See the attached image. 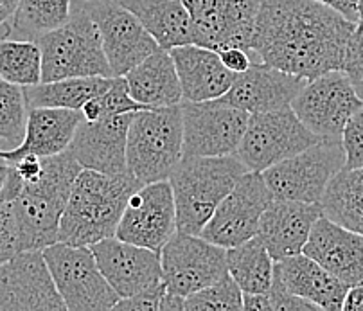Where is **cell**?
<instances>
[{
	"mask_svg": "<svg viewBox=\"0 0 363 311\" xmlns=\"http://www.w3.org/2000/svg\"><path fill=\"white\" fill-rule=\"evenodd\" d=\"M342 146L345 151V168H363V107H359L345 124Z\"/></svg>",
	"mask_w": 363,
	"mask_h": 311,
	"instance_id": "8d00e7d4",
	"label": "cell"
},
{
	"mask_svg": "<svg viewBox=\"0 0 363 311\" xmlns=\"http://www.w3.org/2000/svg\"><path fill=\"white\" fill-rule=\"evenodd\" d=\"M167 292L187 297L228 273L227 249L196 234L177 231L160 250Z\"/></svg>",
	"mask_w": 363,
	"mask_h": 311,
	"instance_id": "8fae6325",
	"label": "cell"
},
{
	"mask_svg": "<svg viewBox=\"0 0 363 311\" xmlns=\"http://www.w3.org/2000/svg\"><path fill=\"white\" fill-rule=\"evenodd\" d=\"M132 116L133 111L94 121L82 119L67 151L82 168L106 175L126 173V141Z\"/></svg>",
	"mask_w": 363,
	"mask_h": 311,
	"instance_id": "d6986e66",
	"label": "cell"
},
{
	"mask_svg": "<svg viewBox=\"0 0 363 311\" xmlns=\"http://www.w3.org/2000/svg\"><path fill=\"white\" fill-rule=\"evenodd\" d=\"M29 108L23 87L0 76V150H13L22 144L28 128Z\"/></svg>",
	"mask_w": 363,
	"mask_h": 311,
	"instance_id": "d6a6232c",
	"label": "cell"
},
{
	"mask_svg": "<svg viewBox=\"0 0 363 311\" xmlns=\"http://www.w3.org/2000/svg\"><path fill=\"white\" fill-rule=\"evenodd\" d=\"M90 250L96 256L101 273L121 299L162 283L159 250L133 245L116 236L94 243Z\"/></svg>",
	"mask_w": 363,
	"mask_h": 311,
	"instance_id": "ac0fdd59",
	"label": "cell"
},
{
	"mask_svg": "<svg viewBox=\"0 0 363 311\" xmlns=\"http://www.w3.org/2000/svg\"><path fill=\"white\" fill-rule=\"evenodd\" d=\"M184 157L236 155L250 114L238 107L214 101L182 99Z\"/></svg>",
	"mask_w": 363,
	"mask_h": 311,
	"instance_id": "30bf717a",
	"label": "cell"
},
{
	"mask_svg": "<svg viewBox=\"0 0 363 311\" xmlns=\"http://www.w3.org/2000/svg\"><path fill=\"white\" fill-rule=\"evenodd\" d=\"M83 119L79 110L69 108H29L28 128L22 144L13 150H0L2 157L8 160L22 157V155H38V157H52L72 143L76 128Z\"/></svg>",
	"mask_w": 363,
	"mask_h": 311,
	"instance_id": "d4e9b609",
	"label": "cell"
},
{
	"mask_svg": "<svg viewBox=\"0 0 363 311\" xmlns=\"http://www.w3.org/2000/svg\"><path fill=\"white\" fill-rule=\"evenodd\" d=\"M171 58L177 67L182 96L186 101H214L223 97L236 74L223 65L218 50L196 43L173 47Z\"/></svg>",
	"mask_w": 363,
	"mask_h": 311,
	"instance_id": "603a6c76",
	"label": "cell"
},
{
	"mask_svg": "<svg viewBox=\"0 0 363 311\" xmlns=\"http://www.w3.org/2000/svg\"><path fill=\"white\" fill-rule=\"evenodd\" d=\"M124 77L130 96L146 107H173L184 99L171 53L162 47L151 53L132 70H128Z\"/></svg>",
	"mask_w": 363,
	"mask_h": 311,
	"instance_id": "484cf974",
	"label": "cell"
},
{
	"mask_svg": "<svg viewBox=\"0 0 363 311\" xmlns=\"http://www.w3.org/2000/svg\"><path fill=\"white\" fill-rule=\"evenodd\" d=\"M184 300H186V297L177 295V293L166 292L160 311H182V310H184Z\"/></svg>",
	"mask_w": 363,
	"mask_h": 311,
	"instance_id": "7dc6e473",
	"label": "cell"
},
{
	"mask_svg": "<svg viewBox=\"0 0 363 311\" xmlns=\"http://www.w3.org/2000/svg\"><path fill=\"white\" fill-rule=\"evenodd\" d=\"M0 76L9 83L29 87L42 81V50L33 40L0 38Z\"/></svg>",
	"mask_w": 363,
	"mask_h": 311,
	"instance_id": "1f68e13d",
	"label": "cell"
},
{
	"mask_svg": "<svg viewBox=\"0 0 363 311\" xmlns=\"http://www.w3.org/2000/svg\"><path fill=\"white\" fill-rule=\"evenodd\" d=\"M274 277L294 295L317 304L324 311L344 307L349 286L304 252L275 261Z\"/></svg>",
	"mask_w": 363,
	"mask_h": 311,
	"instance_id": "cb8c5ba5",
	"label": "cell"
},
{
	"mask_svg": "<svg viewBox=\"0 0 363 311\" xmlns=\"http://www.w3.org/2000/svg\"><path fill=\"white\" fill-rule=\"evenodd\" d=\"M0 27H2V23H0Z\"/></svg>",
	"mask_w": 363,
	"mask_h": 311,
	"instance_id": "f907efd6",
	"label": "cell"
},
{
	"mask_svg": "<svg viewBox=\"0 0 363 311\" xmlns=\"http://www.w3.org/2000/svg\"><path fill=\"white\" fill-rule=\"evenodd\" d=\"M184 157L182 107L133 111L126 141L128 171L140 182L167 180Z\"/></svg>",
	"mask_w": 363,
	"mask_h": 311,
	"instance_id": "5b68a950",
	"label": "cell"
},
{
	"mask_svg": "<svg viewBox=\"0 0 363 311\" xmlns=\"http://www.w3.org/2000/svg\"><path fill=\"white\" fill-rule=\"evenodd\" d=\"M243 310V290L230 273L213 285L191 293L184 300V311H240Z\"/></svg>",
	"mask_w": 363,
	"mask_h": 311,
	"instance_id": "836d02e7",
	"label": "cell"
},
{
	"mask_svg": "<svg viewBox=\"0 0 363 311\" xmlns=\"http://www.w3.org/2000/svg\"><path fill=\"white\" fill-rule=\"evenodd\" d=\"M320 205L333 222L363 234V168L338 171L329 182Z\"/></svg>",
	"mask_w": 363,
	"mask_h": 311,
	"instance_id": "f1b7e54d",
	"label": "cell"
},
{
	"mask_svg": "<svg viewBox=\"0 0 363 311\" xmlns=\"http://www.w3.org/2000/svg\"><path fill=\"white\" fill-rule=\"evenodd\" d=\"M275 261L257 236L227 249V266L243 293H267L274 283Z\"/></svg>",
	"mask_w": 363,
	"mask_h": 311,
	"instance_id": "4dcf8cb0",
	"label": "cell"
},
{
	"mask_svg": "<svg viewBox=\"0 0 363 311\" xmlns=\"http://www.w3.org/2000/svg\"><path fill=\"white\" fill-rule=\"evenodd\" d=\"M354 26L318 0H259L252 50L263 63L309 81L342 70Z\"/></svg>",
	"mask_w": 363,
	"mask_h": 311,
	"instance_id": "6da1fadb",
	"label": "cell"
},
{
	"mask_svg": "<svg viewBox=\"0 0 363 311\" xmlns=\"http://www.w3.org/2000/svg\"><path fill=\"white\" fill-rule=\"evenodd\" d=\"M162 49L194 43L193 22L182 0H119Z\"/></svg>",
	"mask_w": 363,
	"mask_h": 311,
	"instance_id": "4316f807",
	"label": "cell"
},
{
	"mask_svg": "<svg viewBox=\"0 0 363 311\" xmlns=\"http://www.w3.org/2000/svg\"><path fill=\"white\" fill-rule=\"evenodd\" d=\"M97 23L112 76H124L159 49L135 15L119 0H79Z\"/></svg>",
	"mask_w": 363,
	"mask_h": 311,
	"instance_id": "5bb4252c",
	"label": "cell"
},
{
	"mask_svg": "<svg viewBox=\"0 0 363 311\" xmlns=\"http://www.w3.org/2000/svg\"><path fill=\"white\" fill-rule=\"evenodd\" d=\"M72 0H18L15 13L6 23L4 36L36 40L55 31L69 20Z\"/></svg>",
	"mask_w": 363,
	"mask_h": 311,
	"instance_id": "f546056e",
	"label": "cell"
},
{
	"mask_svg": "<svg viewBox=\"0 0 363 311\" xmlns=\"http://www.w3.org/2000/svg\"><path fill=\"white\" fill-rule=\"evenodd\" d=\"M15 165L16 173L22 178L23 184L28 182H35L42 177L43 173V157L38 155H22V157L11 160Z\"/></svg>",
	"mask_w": 363,
	"mask_h": 311,
	"instance_id": "b9f144b4",
	"label": "cell"
},
{
	"mask_svg": "<svg viewBox=\"0 0 363 311\" xmlns=\"http://www.w3.org/2000/svg\"><path fill=\"white\" fill-rule=\"evenodd\" d=\"M272 200L274 195L263 173L247 171L221 200L200 236L223 249L241 245L257 234L259 219Z\"/></svg>",
	"mask_w": 363,
	"mask_h": 311,
	"instance_id": "4fadbf2b",
	"label": "cell"
},
{
	"mask_svg": "<svg viewBox=\"0 0 363 311\" xmlns=\"http://www.w3.org/2000/svg\"><path fill=\"white\" fill-rule=\"evenodd\" d=\"M20 250L18 227L11 202L0 200V265L16 256Z\"/></svg>",
	"mask_w": 363,
	"mask_h": 311,
	"instance_id": "74e56055",
	"label": "cell"
},
{
	"mask_svg": "<svg viewBox=\"0 0 363 311\" xmlns=\"http://www.w3.org/2000/svg\"><path fill=\"white\" fill-rule=\"evenodd\" d=\"M112 80L113 77L86 76L40 81L36 84L23 87V96L28 108H69L82 111L90 99L108 89Z\"/></svg>",
	"mask_w": 363,
	"mask_h": 311,
	"instance_id": "83f0119b",
	"label": "cell"
},
{
	"mask_svg": "<svg viewBox=\"0 0 363 311\" xmlns=\"http://www.w3.org/2000/svg\"><path fill=\"white\" fill-rule=\"evenodd\" d=\"M63 310L43 250H22L0 265V311Z\"/></svg>",
	"mask_w": 363,
	"mask_h": 311,
	"instance_id": "e0dca14e",
	"label": "cell"
},
{
	"mask_svg": "<svg viewBox=\"0 0 363 311\" xmlns=\"http://www.w3.org/2000/svg\"><path fill=\"white\" fill-rule=\"evenodd\" d=\"M302 252L349 288L363 285V234L325 214L315 222Z\"/></svg>",
	"mask_w": 363,
	"mask_h": 311,
	"instance_id": "44dd1931",
	"label": "cell"
},
{
	"mask_svg": "<svg viewBox=\"0 0 363 311\" xmlns=\"http://www.w3.org/2000/svg\"><path fill=\"white\" fill-rule=\"evenodd\" d=\"M247 171L236 155L182 157L167 178L177 207V231L200 236L221 200Z\"/></svg>",
	"mask_w": 363,
	"mask_h": 311,
	"instance_id": "277c9868",
	"label": "cell"
},
{
	"mask_svg": "<svg viewBox=\"0 0 363 311\" xmlns=\"http://www.w3.org/2000/svg\"><path fill=\"white\" fill-rule=\"evenodd\" d=\"M318 2L333 8L351 22L359 20V0H318Z\"/></svg>",
	"mask_w": 363,
	"mask_h": 311,
	"instance_id": "ee69618b",
	"label": "cell"
},
{
	"mask_svg": "<svg viewBox=\"0 0 363 311\" xmlns=\"http://www.w3.org/2000/svg\"><path fill=\"white\" fill-rule=\"evenodd\" d=\"M308 80L284 72L268 63H254L245 72L236 74L234 83L223 97L225 103L238 107L248 114L281 110L291 107Z\"/></svg>",
	"mask_w": 363,
	"mask_h": 311,
	"instance_id": "ffe728a7",
	"label": "cell"
},
{
	"mask_svg": "<svg viewBox=\"0 0 363 311\" xmlns=\"http://www.w3.org/2000/svg\"><path fill=\"white\" fill-rule=\"evenodd\" d=\"M76 4L77 8L63 26L36 40L42 50V81L86 76L113 77L99 27L79 0Z\"/></svg>",
	"mask_w": 363,
	"mask_h": 311,
	"instance_id": "8992f818",
	"label": "cell"
},
{
	"mask_svg": "<svg viewBox=\"0 0 363 311\" xmlns=\"http://www.w3.org/2000/svg\"><path fill=\"white\" fill-rule=\"evenodd\" d=\"M320 141L322 137L309 130L298 119L294 108L288 107L252 114L236 157L247 165L248 171L263 173L264 169L301 153Z\"/></svg>",
	"mask_w": 363,
	"mask_h": 311,
	"instance_id": "9c48e42d",
	"label": "cell"
},
{
	"mask_svg": "<svg viewBox=\"0 0 363 311\" xmlns=\"http://www.w3.org/2000/svg\"><path fill=\"white\" fill-rule=\"evenodd\" d=\"M344 311H363V285L349 288L344 300Z\"/></svg>",
	"mask_w": 363,
	"mask_h": 311,
	"instance_id": "bcb514c9",
	"label": "cell"
},
{
	"mask_svg": "<svg viewBox=\"0 0 363 311\" xmlns=\"http://www.w3.org/2000/svg\"><path fill=\"white\" fill-rule=\"evenodd\" d=\"M359 107H363V97L358 96L344 70H331L309 80L291 103L309 130L333 141H342L345 124Z\"/></svg>",
	"mask_w": 363,
	"mask_h": 311,
	"instance_id": "7c38bea8",
	"label": "cell"
},
{
	"mask_svg": "<svg viewBox=\"0 0 363 311\" xmlns=\"http://www.w3.org/2000/svg\"><path fill=\"white\" fill-rule=\"evenodd\" d=\"M243 310L247 311H270L267 293H243Z\"/></svg>",
	"mask_w": 363,
	"mask_h": 311,
	"instance_id": "f6af8a7d",
	"label": "cell"
},
{
	"mask_svg": "<svg viewBox=\"0 0 363 311\" xmlns=\"http://www.w3.org/2000/svg\"><path fill=\"white\" fill-rule=\"evenodd\" d=\"M344 168L342 141L322 138L301 153L264 169L263 178L277 200L320 204L329 182Z\"/></svg>",
	"mask_w": 363,
	"mask_h": 311,
	"instance_id": "ba28073f",
	"label": "cell"
},
{
	"mask_svg": "<svg viewBox=\"0 0 363 311\" xmlns=\"http://www.w3.org/2000/svg\"><path fill=\"white\" fill-rule=\"evenodd\" d=\"M22 178L16 173L15 165L11 160L2 157L0 153V200L13 202L22 191Z\"/></svg>",
	"mask_w": 363,
	"mask_h": 311,
	"instance_id": "60d3db41",
	"label": "cell"
},
{
	"mask_svg": "<svg viewBox=\"0 0 363 311\" xmlns=\"http://www.w3.org/2000/svg\"><path fill=\"white\" fill-rule=\"evenodd\" d=\"M18 0H0V23H6L15 13Z\"/></svg>",
	"mask_w": 363,
	"mask_h": 311,
	"instance_id": "c3c4849f",
	"label": "cell"
},
{
	"mask_svg": "<svg viewBox=\"0 0 363 311\" xmlns=\"http://www.w3.org/2000/svg\"><path fill=\"white\" fill-rule=\"evenodd\" d=\"M220 58L223 65L234 74L245 72L252 65L250 54H248L247 49H241V47H228V49L220 50Z\"/></svg>",
	"mask_w": 363,
	"mask_h": 311,
	"instance_id": "7bdbcfd3",
	"label": "cell"
},
{
	"mask_svg": "<svg viewBox=\"0 0 363 311\" xmlns=\"http://www.w3.org/2000/svg\"><path fill=\"white\" fill-rule=\"evenodd\" d=\"M193 22L194 43L223 50H252L259 0H182Z\"/></svg>",
	"mask_w": 363,
	"mask_h": 311,
	"instance_id": "2e32d148",
	"label": "cell"
},
{
	"mask_svg": "<svg viewBox=\"0 0 363 311\" xmlns=\"http://www.w3.org/2000/svg\"><path fill=\"white\" fill-rule=\"evenodd\" d=\"M342 70L354 84L358 96L363 97V18L356 22L354 31L349 36Z\"/></svg>",
	"mask_w": 363,
	"mask_h": 311,
	"instance_id": "d590c367",
	"label": "cell"
},
{
	"mask_svg": "<svg viewBox=\"0 0 363 311\" xmlns=\"http://www.w3.org/2000/svg\"><path fill=\"white\" fill-rule=\"evenodd\" d=\"M167 288L166 283H159V285L150 286V288L143 290V292L135 293L132 297H124L119 299L113 310L121 311H160L162 307L164 295H166Z\"/></svg>",
	"mask_w": 363,
	"mask_h": 311,
	"instance_id": "f35d334b",
	"label": "cell"
},
{
	"mask_svg": "<svg viewBox=\"0 0 363 311\" xmlns=\"http://www.w3.org/2000/svg\"><path fill=\"white\" fill-rule=\"evenodd\" d=\"M177 232V207L169 180L144 184L130 196L116 238L151 250H162Z\"/></svg>",
	"mask_w": 363,
	"mask_h": 311,
	"instance_id": "9a60e30c",
	"label": "cell"
},
{
	"mask_svg": "<svg viewBox=\"0 0 363 311\" xmlns=\"http://www.w3.org/2000/svg\"><path fill=\"white\" fill-rule=\"evenodd\" d=\"M146 104H140L130 96L126 77L117 76L112 80V84L103 94L90 99L82 108L83 119L94 121L105 116H116V114H130V111L144 110Z\"/></svg>",
	"mask_w": 363,
	"mask_h": 311,
	"instance_id": "e575fe53",
	"label": "cell"
},
{
	"mask_svg": "<svg viewBox=\"0 0 363 311\" xmlns=\"http://www.w3.org/2000/svg\"><path fill=\"white\" fill-rule=\"evenodd\" d=\"M268 302H270V311H318L320 307L317 304L309 302L302 297L294 295L288 292L284 286L274 277L270 290L267 292Z\"/></svg>",
	"mask_w": 363,
	"mask_h": 311,
	"instance_id": "ab89813d",
	"label": "cell"
},
{
	"mask_svg": "<svg viewBox=\"0 0 363 311\" xmlns=\"http://www.w3.org/2000/svg\"><path fill=\"white\" fill-rule=\"evenodd\" d=\"M359 18H363V0H359Z\"/></svg>",
	"mask_w": 363,
	"mask_h": 311,
	"instance_id": "681fc988",
	"label": "cell"
},
{
	"mask_svg": "<svg viewBox=\"0 0 363 311\" xmlns=\"http://www.w3.org/2000/svg\"><path fill=\"white\" fill-rule=\"evenodd\" d=\"M324 214L320 204L274 200L259 219L257 238L264 243L274 261L297 256L304 250L315 222Z\"/></svg>",
	"mask_w": 363,
	"mask_h": 311,
	"instance_id": "7402d4cb",
	"label": "cell"
},
{
	"mask_svg": "<svg viewBox=\"0 0 363 311\" xmlns=\"http://www.w3.org/2000/svg\"><path fill=\"white\" fill-rule=\"evenodd\" d=\"M43 258L69 311H110L119 302L90 246L56 241L43 249Z\"/></svg>",
	"mask_w": 363,
	"mask_h": 311,
	"instance_id": "52a82bcc",
	"label": "cell"
},
{
	"mask_svg": "<svg viewBox=\"0 0 363 311\" xmlns=\"http://www.w3.org/2000/svg\"><path fill=\"white\" fill-rule=\"evenodd\" d=\"M140 185L130 171L106 175L83 168L70 189L58 241L90 246L116 236L124 207Z\"/></svg>",
	"mask_w": 363,
	"mask_h": 311,
	"instance_id": "7a4b0ae2",
	"label": "cell"
},
{
	"mask_svg": "<svg viewBox=\"0 0 363 311\" xmlns=\"http://www.w3.org/2000/svg\"><path fill=\"white\" fill-rule=\"evenodd\" d=\"M82 169V164L67 150L43 157L42 177L23 184L22 191L11 202L20 250H43L58 241L60 222L74 180Z\"/></svg>",
	"mask_w": 363,
	"mask_h": 311,
	"instance_id": "3957f363",
	"label": "cell"
}]
</instances>
